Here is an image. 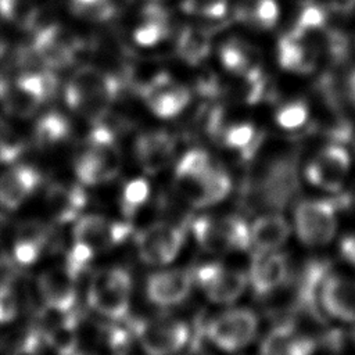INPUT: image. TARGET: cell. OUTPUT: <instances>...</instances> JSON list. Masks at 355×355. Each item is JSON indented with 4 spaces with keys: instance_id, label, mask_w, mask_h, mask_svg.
I'll return each instance as SVG.
<instances>
[{
    "instance_id": "5b68a950",
    "label": "cell",
    "mask_w": 355,
    "mask_h": 355,
    "mask_svg": "<svg viewBox=\"0 0 355 355\" xmlns=\"http://www.w3.org/2000/svg\"><path fill=\"white\" fill-rule=\"evenodd\" d=\"M336 200H304L297 204L294 223L300 240L311 247L327 244L336 233Z\"/></svg>"
},
{
    "instance_id": "60d3db41",
    "label": "cell",
    "mask_w": 355,
    "mask_h": 355,
    "mask_svg": "<svg viewBox=\"0 0 355 355\" xmlns=\"http://www.w3.org/2000/svg\"><path fill=\"white\" fill-rule=\"evenodd\" d=\"M36 8L22 0H0V15L6 19L15 21L28 29Z\"/></svg>"
},
{
    "instance_id": "d590c367",
    "label": "cell",
    "mask_w": 355,
    "mask_h": 355,
    "mask_svg": "<svg viewBox=\"0 0 355 355\" xmlns=\"http://www.w3.org/2000/svg\"><path fill=\"white\" fill-rule=\"evenodd\" d=\"M232 250H245L251 244L250 227L244 219L236 215H229L220 218Z\"/></svg>"
},
{
    "instance_id": "c3c4849f",
    "label": "cell",
    "mask_w": 355,
    "mask_h": 355,
    "mask_svg": "<svg viewBox=\"0 0 355 355\" xmlns=\"http://www.w3.org/2000/svg\"><path fill=\"white\" fill-rule=\"evenodd\" d=\"M7 53V49H6V44H4V42L0 39V60L3 58V55Z\"/></svg>"
},
{
    "instance_id": "3957f363",
    "label": "cell",
    "mask_w": 355,
    "mask_h": 355,
    "mask_svg": "<svg viewBox=\"0 0 355 355\" xmlns=\"http://www.w3.org/2000/svg\"><path fill=\"white\" fill-rule=\"evenodd\" d=\"M132 277L123 268H107L98 270L87 290L89 305L100 315L111 320H122L128 316Z\"/></svg>"
},
{
    "instance_id": "7a4b0ae2",
    "label": "cell",
    "mask_w": 355,
    "mask_h": 355,
    "mask_svg": "<svg viewBox=\"0 0 355 355\" xmlns=\"http://www.w3.org/2000/svg\"><path fill=\"white\" fill-rule=\"evenodd\" d=\"M122 89L121 80L94 67L79 68L65 87L67 104L93 122L107 114V107Z\"/></svg>"
},
{
    "instance_id": "f546056e",
    "label": "cell",
    "mask_w": 355,
    "mask_h": 355,
    "mask_svg": "<svg viewBox=\"0 0 355 355\" xmlns=\"http://www.w3.org/2000/svg\"><path fill=\"white\" fill-rule=\"evenodd\" d=\"M69 135L68 121L57 114L51 112L40 118L35 126V139L40 146H53L64 140Z\"/></svg>"
},
{
    "instance_id": "603a6c76",
    "label": "cell",
    "mask_w": 355,
    "mask_h": 355,
    "mask_svg": "<svg viewBox=\"0 0 355 355\" xmlns=\"http://www.w3.org/2000/svg\"><path fill=\"white\" fill-rule=\"evenodd\" d=\"M305 35L295 29L279 42V64L288 71L311 72L315 67L316 51L305 42Z\"/></svg>"
},
{
    "instance_id": "d4e9b609",
    "label": "cell",
    "mask_w": 355,
    "mask_h": 355,
    "mask_svg": "<svg viewBox=\"0 0 355 355\" xmlns=\"http://www.w3.org/2000/svg\"><path fill=\"white\" fill-rule=\"evenodd\" d=\"M250 233L255 251H275L287 240L290 226L282 215L266 214L252 223Z\"/></svg>"
},
{
    "instance_id": "52a82bcc",
    "label": "cell",
    "mask_w": 355,
    "mask_h": 355,
    "mask_svg": "<svg viewBox=\"0 0 355 355\" xmlns=\"http://www.w3.org/2000/svg\"><path fill=\"white\" fill-rule=\"evenodd\" d=\"M184 241V230L168 222H157L136 234L140 258L150 265H165L179 254Z\"/></svg>"
},
{
    "instance_id": "44dd1931",
    "label": "cell",
    "mask_w": 355,
    "mask_h": 355,
    "mask_svg": "<svg viewBox=\"0 0 355 355\" xmlns=\"http://www.w3.org/2000/svg\"><path fill=\"white\" fill-rule=\"evenodd\" d=\"M320 304L329 315L355 322V280L327 275L320 288Z\"/></svg>"
},
{
    "instance_id": "7c38bea8",
    "label": "cell",
    "mask_w": 355,
    "mask_h": 355,
    "mask_svg": "<svg viewBox=\"0 0 355 355\" xmlns=\"http://www.w3.org/2000/svg\"><path fill=\"white\" fill-rule=\"evenodd\" d=\"M121 169V155L114 144H90L75 162V173L82 184L94 186L114 179Z\"/></svg>"
},
{
    "instance_id": "74e56055",
    "label": "cell",
    "mask_w": 355,
    "mask_h": 355,
    "mask_svg": "<svg viewBox=\"0 0 355 355\" xmlns=\"http://www.w3.org/2000/svg\"><path fill=\"white\" fill-rule=\"evenodd\" d=\"M182 8L189 14L207 18H222L227 10V0H183Z\"/></svg>"
},
{
    "instance_id": "484cf974",
    "label": "cell",
    "mask_w": 355,
    "mask_h": 355,
    "mask_svg": "<svg viewBox=\"0 0 355 355\" xmlns=\"http://www.w3.org/2000/svg\"><path fill=\"white\" fill-rule=\"evenodd\" d=\"M193 234L197 243L209 252H225L232 250L220 218L200 216L191 223Z\"/></svg>"
},
{
    "instance_id": "e0dca14e",
    "label": "cell",
    "mask_w": 355,
    "mask_h": 355,
    "mask_svg": "<svg viewBox=\"0 0 355 355\" xmlns=\"http://www.w3.org/2000/svg\"><path fill=\"white\" fill-rule=\"evenodd\" d=\"M75 279L62 269H47L37 277V290L47 309L57 313H68L76 302Z\"/></svg>"
},
{
    "instance_id": "ac0fdd59",
    "label": "cell",
    "mask_w": 355,
    "mask_h": 355,
    "mask_svg": "<svg viewBox=\"0 0 355 355\" xmlns=\"http://www.w3.org/2000/svg\"><path fill=\"white\" fill-rule=\"evenodd\" d=\"M178 184L194 207L214 205L222 201L232 189L229 175L222 168H216L214 165L202 176Z\"/></svg>"
},
{
    "instance_id": "f6af8a7d",
    "label": "cell",
    "mask_w": 355,
    "mask_h": 355,
    "mask_svg": "<svg viewBox=\"0 0 355 355\" xmlns=\"http://www.w3.org/2000/svg\"><path fill=\"white\" fill-rule=\"evenodd\" d=\"M143 18H144V21L168 24L169 14L164 7H161L158 4H148L143 8Z\"/></svg>"
},
{
    "instance_id": "836d02e7",
    "label": "cell",
    "mask_w": 355,
    "mask_h": 355,
    "mask_svg": "<svg viewBox=\"0 0 355 355\" xmlns=\"http://www.w3.org/2000/svg\"><path fill=\"white\" fill-rule=\"evenodd\" d=\"M71 7L78 17L90 21H107L116 11L111 0H72Z\"/></svg>"
},
{
    "instance_id": "e575fe53",
    "label": "cell",
    "mask_w": 355,
    "mask_h": 355,
    "mask_svg": "<svg viewBox=\"0 0 355 355\" xmlns=\"http://www.w3.org/2000/svg\"><path fill=\"white\" fill-rule=\"evenodd\" d=\"M25 150V141L7 122L0 119V162L15 161Z\"/></svg>"
},
{
    "instance_id": "5bb4252c",
    "label": "cell",
    "mask_w": 355,
    "mask_h": 355,
    "mask_svg": "<svg viewBox=\"0 0 355 355\" xmlns=\"http://www.w3.org/2000/svg\"><path fill=\"white\" fill-rule=\"evenodd\" d=\"M288 277L287 257L273 251H255L248 280L258 297L272 294L282 287Z\"/></svg>"
},
{
    "instance_id": "277c9868",
    "label": "cell",
    "mask_w": 355,
    "mask_h": 355,
    "mask_svg": "<svg viewBox=\"0 0 355 355\" xmlns=\"http://www.w3.org/2000/svg\"><path fill=\"white\" fill-rule=\"evenodd\" d=\"M58 86V79L50 71H37L21 75L14 85L6 86L1 101L4 110L18 118L32 116L37 107L50 98Z\"/></svg>"
},
{
    "instance_id": "8d00e7d4",
    "label": "cell",
    "mask_w": 355,
    "mask_h": 355,
    "mask_svg": "<svg viewBox=\"0 0 355 355\" xmlns=\"http://www.w3.org/2000/svg\"><path fill=\"white\" fill-rule=\"evenodd\" d=\"M308 119V107L304 101H293L276 112V122L284 129H297Z\"/></svg>"
},
{
    "instance_id": "ffe728a7",
    "label": "cell",
    "mask_w": 355,
    "mask_h": 355,
    "mask_svg": "<svg viewBox=\"0 0 355 355\" xmlns=\"http://www.w3.org/2000/svg\"><path fill=\"white\" fill-rule=\"evenodd\" d=\"M316 341L297 330L293 322H283L263 338L261 355H313Z\"/></svg>"
},
{
    "instance_id": "f907efd6",
    "label": "cell",
    "mask_w": 355,
    "mask_h": 355,
    "mask_svg": "<svg viewBox=\"0 0 355 355\" xmlns=\"http://www.w3.org/2000/svg\"><path fill=\"white\" fill-rule=\"evenodd\" d=\"M72 355H87V354H72Z\"/></svg>"
},
{
    "instance_id": "f35d334b",
    "label": "cell",
    "mask_w": 355,
    "mask_h": 355,
    "mask_svg": "<svg viewBox=\"0 0 355 355\" xmlns=\"http://www.w3.org/2000/svg\"><path fill=\"white\" fill-rule=\"evenodd\" d=\"M94 254L96 252L92 248H89L87 245L80 244V243H73L72 248L69 250V252L67 255V261H65L64 268L68 270V273L73 279H76L89 266Z\"/></svg>"
},
{
    "instance_id": "4dcf8cb0",
    "label": "cell",
    "mask_w": 355,
    "mask_h": 355,
    "mask_svg": "<svg viewBox=\"0 0 355 355\" xmlns=\"http://www.w3.org/2000/svg\"><path fill=\"white\" fill-rule=\"evenodd\" d=\"M212 166L209 155L201 148H193L187 151L178 162L175 169V178L178 183L189 182L202 176Z\"/></svg>"
},
{
    "instance_id": "ba28073f",
    "label": "cell",
    "mask_w": 355,
    "mask_h": 355,
    "mask_svg": "<svg viewBox=\"0 0 355 355\" xmlns=\"http://www.w3.org/2000/svg\"><path fill=\"white\" fill-rule=\"evenodd\" d=\"M258 319L248 309H230L212 319L205 333L222 349L237 351L245 347L257 334Z\"/></svg>"
},
{
    "instance_id": "cb8c5ba5",
    "label": "cell",
    "mask_w": 355,
    "mask_h": 355,
    "mask_svg": "<svg viewBox=\"0 0 355 355\" xmlns=\"http://www.w3.org/2000/svg\"><path fill=\"white\" fill-rule=\"evenodd\" d=\"M47 243L49 229L44 225L39 222L24 225L14 239L12 254L15 261L25 266L32 265L42 257Z\"/></svg>"
},
{
    "instance_id": "ee69618b",
    "label": "cell",
    "mask_w": 355,
    "mask_h": 355,
    "mask_svg": "<svg viewBox=\"0 0 355 355\" xmlns=\"http://www.w3.org/2000/svg\"><path fill=\"white\" fill-rule=\"evenodd\" d=\"M18 315V298L12 287L0 284V324L12 322Z\"/></svg>"
},
{
    "instance_id": "83f0119b",
    "label": "cell",
    "mask_w": 355,
    "mask_h": 355,
    "mask_svg": "<svg viewBox=\"0 0 355 355\" xmlns=\"http://www.w3.org/2000/svg\"><path fill=\"white\" fill-rule=\"evenodd\" d=\"M262 140L263 136L258 135L251 123L233 125L223 132V143L230 148H239L245 161L255 155Z\"/></svg>"
},
{
    "instance_id": "8fae6325",
    "label": "cell",
    "mask_w": 355,
    "mask_h": 355,
    "mask_svg": "<svg viewBox=\"0 0 355 355\" xmlns=\"http://www.w3.org/2000/svg\"><path fill=\"white\" fill-rule=\"evenodd\" d=\"M351 165L348 151L340 144L324 147L305 168V176L312 184L337 191L341 189Z\"/></svg>"
},
{
    "instance_id": "f1b7e54d",
    "label": "cell",
    "mask_w": 355,
    "mask_h": 355,
    "mask_svg": "<svg viewBox=\"0 0 355 355\" xmlns=\"http://www.w3.org/2000/svg\"><path fill=\"white\" fill-rule=\"evenodd\" d=\"M279 17L276 0H245L237 8L240 21L251 22L259 28H272Z\"/></svg>"
},
{
    "instance_id": "d6986e66",
    "label": "cell",
    "mask_w": 355,
    "mask_h": 355,
    "mask_svg": "<svg viewBox=\"0 0 355 355\" xmlns=\"http://www.w3.org/2000/svg\"><path fill=\"white\" fill-rule=\"evenodd\" d=\"M175 153L172 136L164 130L141 133L135 143L136 158L147 173H158L171 162Z\"/></svg>"
},
{
    "instance_id": "30bf717a",
    "label": "cell",
    "mask_w": 355,
    "mask_h": 355,
    "mask_svg": "<svg viewBox=\"0 0 355 355\" xmlns=\"http://www.w3.org/2000/svg\"><path fill=\"white\" fill-rule=\"evenodd\" d=\"M132 233L129 222H115L100 215H85L76 219L73 226V243H80L98 250L118 245Z\"/></svg>"
},
{
    "instance_id": "2e32d148",
    "label": "cell",
    "mask_w": 355,
    "mask_h": 355,
    "mask_svg": "<svg viewBox=\"0 0 355 355\" xmlns=\"http://www.w3.org/2000/svg\"><path fill=\"white\" fill-rule=\"evenodd\" d=\"M193 282V273L190 270H161L147 279L146 293L148 300L155 305L172 306L187 298Z\"/></svg>"
},
{
    "instance_id": "9a60e30c",
    "label": "cell",
    "mask_w": 355,
    "mask_h": 355,
    "mask_svg": "<svg viewBox=\"0 0 355 355\" xmlns=\"http://www.w3.org/2000/svg\"><path fill=\"white\" fill-rule=\"evenodd\" d=\"M40 173L26 164H17L0 173V208L14 211L19 208L36 190Z\"/></svg>"
},
{
    "instance_id": "681fc988",
    "label": "cell",
    "mask_w": 355,
    "mask_h": 355,
    "mask_svg": "<svg viewBox=\"0 0 355 355\" xmlns=\"http://www.w3.org/2000/svg\"><path fill=\"white\" fill-rule=\"evenodd\" d=\"M6 86H7V85H6V83L3 82V79L0 78V97H1V94H3V92H4V89H6Z\"/></svg>"
},
{
    "instance_id": "bcb514c9",
    "label": "cell",
    "mask_w": 355,
    "mask_h": 355,
    "mask_svg": "<svg viewBox=\"0 0 355 355\" xmlns=\"http://www.w3.org/2000/svg\"><path fill=\"white\" fill-rule=\"evenodd\" d=\"M340 251L343 258L355 266V234L347 236L341 240Z\"/></svg>"
},
{
    "instance_id": "4316f807",
    "label": "cell",
    "mask_w": 355,
    "mask_h": 355,
    "mask_svg": "<svg viewBox=\"0 0 355 355\" xmlns=\"http://www.w3.org/2000/svg\"><path fill=\"white\" fill-rule=\"evenodd\" d=\"M209 50L211 42L205 31L187 26L180 32L176 43V53L187 64H200L204 58L208 57Z\"/></svg>"
},
{
    "instance_id": "b9f144b4",
    "label": "cell",
    "mask_w": 355,
    "mask_h": 355,
    "mask_svg": "<svg viewBox=\"0 0 355 355\" xmlns=\"http://www.w3.org/2000/svg\"><path fill=\"white\" fill-rule=\"evenodd\" d=\"M168 24H158L151 21H144L133 33L135 42L140 46H154L168 36Z\"/></svg>"
},
{
    "instance_id": "1f68e13d",
    "label": "cell",
    "mask_w": 355,
    "mask_h": 355,
    "mask_svg": "<svg viewBox=\"0 0 355 355\" xmlns=\"http://www.w3.org/2000/svg\"><path fill=\"white\" fill-rule=\"evenodd\" d=\"M150 194V186L146 179H133L125 184L122 197H121V208L125 216H133L136 211L147 201Z\"/></svg>"
},
{
    "instance_id": "9c48e42d",
    "label": "cell",
    "mask_w": 355,
    "mask_h": 355,
    "mask_svg": "<svg viewBox=\"0 0 355 355\" xmlns=\"http://www.w3.org/2000/svg\"><path fill=\"white\" fill-rule=\"evenodd\" d=\"M193 280L200 284L208 298L216 304L236 301L247 286V276L243 272L230 270L220 263H204L193 272Z\"/></svg>"
},
{
    "instance_id": "7dc6e473",
    "label": "cell",
    "mask_w": 355,
    "mask_h": 355,
    "mask_svg": "<svg viewBox=\"0 0 355 355\" xmlns=\"http://www.w3.org/2000/svg\"><path fill=\"white\" fill-rule=\"evenodd\" d=\"M348 90H349V96L352 98V101L355 103V69L351 72L349 79H348Z\"/></svg>"
},
{
    "instance_id": "6da1fadb",
    "label": "cell",
    "mask_w": 355,
    "mask_h": 355,
    "mask_svg": "<svg viewBox=\"0 0 355 355\" xmlns=\"http://www.w3.org/2000/svg\"><path fill=\"white\" fill-rule=\"evenodd\" d=\"M298 187L297 154L262 164L244 186V202L252 209L283 208Z\"/></svg>"
},
{
    "instance_id": "d6a6232c",
    "label": "cell",
    "mask_w": 355,
    "mask_h": 355,
    "mask_svg": "<svg viewBox=\"0 0 355 355\" xmlns=\"http://www.w3.org/2000/svg\"><path fill=\"white\" fill-rule=\"evenodd\" d=\"M220 60L225 68L232 72L245 75L250 69L254 68L251 65L248 49L239 42H227L220 47Z\"/></svg>"
},
{
    "instance_id": "ab89813d",
    "label": "cell",
    "mask_w": 355,
    "mask_h": 355,
    "mask_svg": "<svg viewBox=\"0 0 355 355\" xmlns=\"http://www.w3.org/2000/svg\"><path fill=\"white\" fill-rule=\"evenodd\" d=\"M324 22H326V10L322 6H318L315 3H306V6L302 8L298 17V21L294 29L301 33H308V32L323 28Z\"/></svg>"
},
{
    "instance_id": "8992f818",
    "label": "cell",
    "mask_w": 355,
    "mask_h": 355,
    "mask_svg": "<svg viewBox=\"0 0 355 355\" xmlns=\"http://www.w3.org/2000/svg\"><path fill=\"white\" fill-rule=\"evenodd\" d=\"M129 330L148 355H172L180 351L189 337V327L179 320H129Z\"/></svg>"
},
{
    "instance_id": "4fadbf2b",
    "label": "cell",
    "mask_w": 355,
    "mask_h": 355,
    "mask_svg": "<svg viewBox=\"0 0 355 355\" xmlns=\"http://www.w3.org/2000/svg\"><path fill=\"white\" fill-rule=\"evenodd\" d=\"M140 94L159 118H173L180 114L190 103V90L175 83L169 75L158 73L146 86L140 89Z\"/></svg>"
},
{
    "instance_id": "7bdbcfd3",
    "label": "cell",
    "mask_w": 355,
    "mask_h": 355,
    "mask_svg": "<svg viewBox=\"0 0 355 355\" xmlns=\"http://www.w3.org/2000/svg\"><path fill=\"white\" fill-rule=\"evenodd\" d=\"M324 44H326V51L329 53V55L336 61V62H341L344 61L348 54H349V39L345 33L331 29L326 33L324 37Z\"/></svg>"
},
{
    "instance_id": "7402d4cb",
    "label": "cell",
    "mask_w": 355,
    "mask_h": 355,
    "mask_svg": "<svg viewBox=\"0 0 355 355\" xmlns=\"http://www.w3.org/2000/svg\"><path fill=\"white\" fill-rule=\"evenodd\" d=\"M86 204V194L80 186L53 184L46 193V207L58 223L75 220Z\"/></svg>"
}]
</instances>
